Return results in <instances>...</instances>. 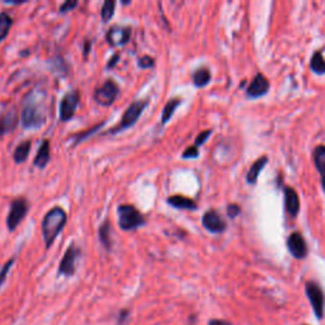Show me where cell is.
Listing matches in <instances>:
<instances>
[{
	"label": "cell",
	"mask_w": 325,
	"mask_h": 325,
	"mask_svg": "<svg viewBox=\"0 0 325 325\" xmlns=\"http://www.w3.org/2000/svg\"><path fill=\"white\" fill-rule=\"evenodd\" d=\"M240 213V207L237 205H235V203H231V205H229L228 207V215L230 216L231 219L236 218L237 215Z\"/></svg>",
	"instance_id": "33"
},
{
	"label": "cell",
	"mask_w": 325,
	"mask_h": 325,
	"mask_svg": "<svg viewBox=\"0 0 325 325\" xmlns=\"http://www.w3.org/2000/svg\"><path fill=\"white\" fill-rule=\"evenodd\" d=\"M306 295H308L309 301H310L313 310L318 319H323L324 316V292L321 287L315 282H308L305 287Z\"/></svg>",
	"instance_id": "8"
},
{
	"label": "cell",
	"mask_w": 325,
	"mask_h": 325,
	"mask_svg": "<svg viewBox=\"0 0 325 325\" xmlns=\"http://www.w3.org/2000/svg\"><path fill=\"white\" fill-rule=\"evenodd\" d=\"M198 155H200L198 147L193 145V146H189L188 149L184 150V153L182 154V158L183 159H196V158H198Z\"/></svg>",
	"instance_id": "30"
},
{
	"label": "cell",
	"mask_w": 325,
	"mask_h": 325,
	"mask_svg": "<svg viewBox=\"0 0 325 325\" xmlns=\"http://www.w3.org/2000/svg\"><path fill=\"white\" fill-rule=\"evenodd\" d=\"M103 125H104V122L99 123V125H97V126H94V127H92L91 130L84 131L83 134H79L78 136H76V135H75V145H76V144H80V142H83L84 140L86 139V137H89V136H91V135H93L94 132L99 130V128H102Z\"/></svg>",
	"instance_id": "27"
},
{
	"label": "cell",
	"mask_w": 325,
	"mask_h": 325,
	"mask_svg": "<svg viewBox=\"0 0 325 325\" xmlns=\"http://www.w3.org/2000/svg\"><path fill=\"white\" fill-rule=\"evenodd\" d=\"M147 104H149V100L146 99L134 100V102L128 105L127 110L125 111L120 123H118L116 127H113L112 130H110V134H118V132L132 127V126L137 122V120L141 117L142 112H144L145 108L147 107Z\"/></svg>",
	"instance_id": "4"
},
{
	"label": "cell",
	"mask_w": 325,
	"mask_h": 325,
	"mask_svg": "<svg viewBox=\"0 0 325 325\" xmlns=\"http://www.w3.org/2000/svg\"><path fill=\"white\" fill-rule=\"evenodd\" d=\"M78 5V2H65L64 4L60 7V13H66V12H70L73 10L74 8Z\"/></svg>",
	"instance_id": "32"
},
{
	"label": "cell",
	"mask_w": 325,
	"mask_h": 325,
	"mask_svg": "<svg viewBox=\"0 0 325 325\" xmlns=\"http://www.w3.org/2000/svg\"><path fill=\"white\" fill-rule=\"evenodd\" d=\"M131 38V28L125 26H112L105 34V39L113 47H120L127 44Z\"/></svg>",
	"instance_id": "11"
},
{
	"label": "cell",
	"mask_w": 325,
	"mask_h": 325,
	"mask_svg": "<svg viewBox=\"0 0 325 325\" xmlns=\"http://www.w3.org/2000/svg\"><path fill=\"white\" fill-rule=\"evenodd\" d=\"M46 93L34 89L25 97L20 122L26 130H37L46 123Z\"/></svg>",
	"instance_id": "1"
},
{
	"label": "cell",
	"mask_w": 325,
	"mask_h": 325,
	"mask_svg": "<svg viewBox=\"0 0 325 325\" xmlns=\"http://www.w3.org/2000/svg\"><path fill=\"white\" fill-rule=\"evenodd\" d=\"M267 160H268L267 159V157H263V158H261V159H258L257 162H254V164L250 166L249 173H248V176H247L248 183H250V184L257 183L258 177H259V174H261V170L264 168Z\"/></svg>",
	"instance_id": "20"
},
{
	"label": "cell",
	"mask_w": 325,
	"mask_h": 325,
	"mask_svg": "<svg viewBox=\"0 0 325 325\" xmlns=\"http://www.w3.org/2000/svg\"><path fill=\"white\" fill-rule=\"evenodd\" d=\"M80 249L75 243H71L69 248L66 249L64 257L59 266V274L60 276L71 277L75 274L76 271V263H78L79 257H80Z\"/></svg>",
	"instance_id": "6"
},
{
	"label": "cell",
	"mask_w": 325,
	"mask_h": 325,
	"mask_svg": "<svg viewBox=\"0 0 325 325\" xmlns=\"http://www.w3.org/2000/svg\"><path fill=\"white\" fill-rule=\"evenodd\" d=\"M211 130H207V131H203V132H201L200 135H198L197 137H196V141H194V146H201V145L202 144H205V141L206 140L208 139V137H210V135H211Z\"/></svg>",
	"instance_id": "31"
},
{
	"label": "cell",
	"mask_w": 325,
	"mask_h": 325,
	"mask_svg": "<svg viewBox=\"0 0 325 325\" xmlns=\"http://www.w3.org/2000/svg\"><path fill=\"white\" fill-rule=\"evenodd\" d=\"M285 202H286L287 212L292 216L297 215L298 210H300V200H298V196L295 189H292L291 187L285 188Z\"/></svg>",
	"instance_id": "15"
},
{
	"label": "cell",
	"mask_w": 325,
	"mask_h": 325,
	"mask_svg": "<svg viewBox=\"0 0 325 325\" xmlns=\"http://www.w3.org/2000/svg\"><path fill=\"white\" fill-rule=\"evenodd\" d=\"M208 325H232L228 320H223V319H211Z\"/></svg>",
	"instance_id": "34"
},
{
	"label": "cell",
	"mask_w": 325,
	"mask_h": 325,
	"mask_svg": "<svg viewBox=\"0 0 325 325\" xmlns=\"http://www.w3.org/2000/svg\"><path fill=\"white\" fill-rule=\"evenodd\" d=\"M28 212V202L25 198H15L10 205L9 213L7 216V226L9 231H14L19 226Z\"/></svg>",
	"instance_id": "5"
},
{
	"label": "cell",
	"mask_w": 325,
	"mask_h": 325,
	"mask_svg": "<svg viewBox=\"0 0 325 325\" xmlns=\"http://www.w3.org/2000/svg\"><path fill=\"white\" fill-rule=\"evenodd\" d=\"M310 68L314 73L316 74H324L325 73V60L323 59L321 52H315L311 57Z\"/></svg>",
	"instance_id": "24"
},
{
	"label": "cell",
	"mask_w": 325,
	"mask_h": 325,
	"mask_svg": "<svg viewBox=\"0 0 325 325\" xmlns=\"http://www.w3.org/2000/svg\"><path fill=\"white\" fill-rule=\"evenodd\" d=\"M118 59H120V55L118 54H116V55H113L112 57H111V60H110V62H108V65H107V68L108 69H112L113 66L116 65V62L118 61Z\"/></svg>",
	"instance_id": "36"
},
{
	"label": "cell",
	"mask_w": 325,
	"mask_h": 325,
	"mask_svg": "<svg viewBox=\"0 0 325 325\" xmlns=\"http://www.w3.org/2000/svg\"><path fill=\"white\" fill-rule=\"evenodd\" d=\"M202 224L203 226H205V229H207L210 232H213V234H220V232L225 231L226 229L225 221H224L223 218L213 210L207 211V212L203 215Z\"/></svg>",
	"instance_id": "12"
},
{
	"label": "cell",
	"mask_w": 325,
	"mask_h": 325,
	"mask_svg": "<svg viewBox=\"0 0 325 325\" xmlns=\"http://www.w3.org/2000/svg\"><path fill=\"white\" fill-rule=\"evenodd\" d=\"M321 182H323V188L325 191V173H323V178H321Z\"/></svg>",
	"instance_id": "37"
},
{
	"label": "cell",
	"mask_w": 325,
	"mask_h": 325,
	"mask_svg": "<svg viewBox=\"0 0 325 325\" xmlns=\"http://www.w3.org/2000/svg\"><path fill=\"white\" fill-rule=\"evenodd\" d=\"M13 26V18L10 17L9 13L2 12L0 13V42L8 36L9 30Z\"/></svg>",
	"instance_id": "23"
},
{
	"label": "cell",
	"mask_w": 325,
	"mask_h": 325,
	"mask_svg": "<svg viewBox=\"0 0 325 325\" xmlns=\"http://www.w3.org/2000/svg\"><path fill=\"white\" fill-rule=\"evenodd\" d=\"M211 80V73L208 69H198L193 74V83L197 88H203L207 85Z\"/></svg>",
	"instance_id": "22"
},
{
	"label": "cell",
	"mask_w": 325,
	"mask_h": 325,
	"mask_svg": "<svg viewBox=\"0 0 325 325\" xmlns=\"http://www.w3.org/2000/svg\"><path fill=\"white\" fill-rule=\"evenodd\" d=\"M268 89H269L268 79H267L264 75H262V74H258V75L253 79L252 83L249 84V86H248L247 93L249 97L258 98V97L264 96V94L268 92Z\"/></svg>",
	"instance_id": "14"
},
{
	"label": "cell",
	"mask_w": 325,
	"mask_h": 325,
	"mask_svg": "<svg viewBox=\"0 0 325 325\" xmlns=\"http://www.w3.org/2000/svg\"><path fill=\"white\" fill-rule=\"evenodd\" d=\"M115 8H116V2L113 0H107V2L103 4L102 10H100V15H102L103 22H110L111 19L115 15Z\"/></svg>",
	"instance_id": "26"
},
{
	"label": "cell",
	"mask_w": 325,
	"mask_h": 325,
	"mask_svg": "<svg viewBox=\"0 0 325 325\" xmlns=\"http://www.w3.org/2000/svg\"><path fill=\"white\" fill-rule=\"evenodd\" d=\"M14 264V258H12V259H9L7 262V263L4 264V266L2 267V269H0V287L4 285L5 279H7L8 277V273H9L10 268H12V266Z\"/></svg>",
	"instance_id": "28"
},
{
	"label": "cell",
	"mask_w": 325,
	"mask_h": 325,
	"mask_svg": "<svg viewBox=\"0 0 325 325\" xmlns=\"http://www.w3.org/2000/svg\"><path fill=\"white\" fill-rule=\"evenodd\" d=\"M154 65H155V61L151 56H147V55H145V56L140 57L139 59V68L151 69V68H154Z\"/></svg>",
	"instance_id": "29"
},
{
	"label": "cell",
	"mask_w": 325,
	"mask_h": 325,
	"mask_svg": "<svg viewBox=\"0 0 325 325\" xmlns=\"http://www.w3.org/2000/svg\"><path fill=\"white\" fill-rule=\"evenodd\" d=\"M31 153V141H22L14 150L13 154V159L17 164H20L26 162Z\"/></svg>",
	"instance_id": "21"
},
{
	"label": "cell",
	"mask_w": 325,
	"mask_h": 325,
	"mask_svg": "<svg viewBox=\"0 0 325 325\" xmlns=\"http://www.w3.org/2000/svg\"><path fill=\"white\" fill-rule=\"evenodd\" d=\"M314 163L316 168L321 171V174L325 173V145L315 147L314 150Z\"/></svg>",
	"instance_id": "25"
},
{
	"label": "cell",
	"mask_w": 325,
	"mask_h": 325,
	"mask_svg": "<svg viewBox=\"0 0 325 325\" xmlns=\"http://www.w3.org/2000/svg\"><path fill=\"white\" fill-rule=\"evenodd\" d=\"M66 221H68V215H66L64 208L60 207V206L51 208L45 215L44 220H42V235H44L47 249L51 248L55 239L59 236L60 232L65 228Z\"/></svg>",
	"instance_id": "2"
},
{
	"label": "cell",
	"mask_w": 325,
	"mask_h": 325,
	"mask_svg": "<svg viewBox=\"0 0 325 325\" xmlns=\"http://www.w3.org/2000/svg\"><path fill=\"white\" fill-rule=\"evenodd\" d=\"M79 102H80V93H79V91H71L62 97V99L60 100L59 107L60 120L62 122H68V121H70L74 117L76 108L79 105Z\"/></svg>",
	"instance_id": "7"
},
{
	"label": "cell",
	"mask_w": 325,
	"mask_h": 325,
	"mask_svg": "<svg viewBox=\"0 0 325 325\" xmlns=\"http://www.w3.org/2000/svg\"><path fill=\"white\" fill-rule=\"evenodd\" d=\"M118 94V85L113 80H107L102 86L96 89L94 92V99L100 105H111L115 102L116 97Z\"/></svg>",
	"instance_id": "10"
},
{
	"label": "cell",
	"mask_w": 325,
	"mask_h": 325,
	"mask_svg": "<svg viewBox=\"0 0 325 325\" xmlns=\"http://www.w3.org/2000/svg\"><path fill=\"white\" fill-rule=\"evenodd\" d=\"M50 141L49 140H44L41 142V146L38 147V151H37L36 158H34L33 164L34 166H37L38 169L46 168V165L50 162Z\"/></svg>",
	"instance_id": "17"
},
{
	"label": "cell",
	"mask_w": 325,
	"mask_h": 325,
	"mask_svg": "<svg viewBox=\"0 0 325 325\" xmlns=\"http://www.w3.org/2000/svg\"><path fill=\"white\" fill-rule=\"evenodd\" d=\"M91 47H92V44L89 39H85V42H84V57H88L89 52H91Z\"/></svg>",
	"instance_id": "35"
},
{
	"label": "cell",
	"mask_w": 325,
	"mask_h": 325,
	"mask_svg": "<svg viewBox=\"0 0 325 325\" xmlns=\"http://www.w3.org/2000/svg\"><path fill=\"white\" fill-rule=\"evenodd\" d=\"M18 125L17 107L10 103L4 105V110L0 113V136L10 134Z\"/></svg>",
	"instance_id": "9"
},
{
	"label": "cell",
	"mask_w": 325,
	"mask_h": 325,
	"mask_svg": "<svg viewBox=\"0 0 325 325\" xmlns=\"http://www.w3.org/2000/svg\"><path fill=\"white\" fill-rule=\"evenodd\" d=\"M118 226L123 231H131L141 228L146 224V220L142 213L132 205H120L117 207Z\"/></svg>",
	"instance_id": "3"
},
{
	"label": "cell",
	"mask_w": 325,
	"mask_h": 325,
	"mask_svg": "<svg viewBox=\"0 0 325 325\" xmlns=\"http://www.w3.org/2000/svg\"><path fill=\"white\" fill-rule=\"evenodd\" d=\"M111 234H112V229H111L110 220H104L98 229V236H99L103 247L107 250H111V248H112V235Z\"/></svg>",
	"instance_id": "18"
},
{
	"label": "cell",
	"mask_w": 325,
	"mask_h": 325,
	"mask_svg": "<svg viewBox=\"0 0 325 325\" xmlns=\"http://www.w3.org/2000/svg\"><path fill=\"white\" fill-rule=\"evenodd\" d=\"M181 103H182V100L179 99V98H173V99L168 100V103L164 105L163 112H162V125L163 126L166 125V123L169 122V120L173 117L174 112H176L177 108L181 105Z\"/></svg>",
	"instance_id": "19"
},
{
	"label": "cell",
	"mask_w": 325,
	"mask_h": 325,
	"mask_svg": "<svg viewBox=\"0 0 325 325\" xmlns=\"http://www.w3.org/2000/svg\"><path fill=\"white\" fill-rule=\"evenodd\" d=\"M166 202H168L169 206L174 208H179V210H196L197 208L194 201H192L188 197H184V196H170V197H168Z\"/></svg>",
	"instance_id": "16"
},
{
	"label": "cell",
	"mask_w": 325,
	"mask_h": 325,
	"mask_svg": "<svg viewBox=\"0 0 325 325\" xmlns=\"http://www.w3.org/2000/svg\"><path fill=\"white\" fill-rule=\"evenodd\" d=\"M287 247L291 254L297 259H302L308 254V247L300 232H292L287 240Z\"/></svg>",
	"instance_id": "13"
}]
</instances>
